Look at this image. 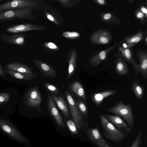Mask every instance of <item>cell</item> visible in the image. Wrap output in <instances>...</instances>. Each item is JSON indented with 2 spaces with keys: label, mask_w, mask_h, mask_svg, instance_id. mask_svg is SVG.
I'll list each match as a JSON object with an SVG mask.
<instances>
[{
  "label": "cell",
  "mask_w": 147,
  "mask_h": 147,
  "mask_svg": "<svg viewBox=\"0 0 147 147\" xmlns=\"http://www.w3.org/2000/svg\"><path fill=\"white\" fill-rule=\"evenodd\" d=\"M78 59L75 54H71L68 60V67L67 78L70 79L74 73L76 68Z\"/></svg>",
  "instance_id": "cell-27"
},
{
  "label": "cell",
  "mask_w": 147,
  "mask_h": 147,
  "mask_svg": "<svg viewBox=\"0 0 147 147\" xmlns=\"http://www.w3.org/2000/svg\"><path fill=\"white\" fill-rule=\"evenodd\" d=\"M142 131L140 130L135 140L132 143L130 147H140L142 145Z\"/></svg>",
  "instance_id": "cell-31"
},
{
  "label": "cell",
  "mask_w": 147,
  "mask_h": 147,
  "mask_svg": "<svg viewBox=\"0 0 147 147\" xmlns=\"http://www.w3.org/2000/svg\"><path fill=\"white\" fill-rule=\"evenodd\" d=\"M6 68L20 72L38 75V74L32 71V67L17 61H13L7 64Z\"/></svg>",
  "instance_id": "cell-17"
},
{
  "label": "cell",
  "mask_w": 147,
  "mask_h": 147,
  "mask_svg": "<svg viewBox=\"0 0 147 147\" xmlns=\"http://www.w3.org/2000/svg\"><path fill=\"white\" fill-rule=\"evenodd\" d=\"M75 102L81 114L85 116H88V109L87 105L85 103L79 98L77 100L75 99Z\"/></svg>",
  "instance_id": "cell-28"
},
{
  "label": "cell",
  "mask_w": 147,
  "mask_h": 147,
  "mask_svg": "<svg viewBox=\"0 0 147 147\" xmlns=\"http://www.w3.org/2000/svg\"><path fill=\"white\" fill-rule=\"evenodd\" d=\"M86 134L89 140L97 146H108V143L103 138L97 124L94 128L90 127L86 130Z\"/></svg>",
  "instance_id": "cell-11"
},
{
  "label": "cell",
  "mask_w": 147,
  "mask_h": 147,
  "mask_svg": "<svg viewBox=\"0 0 147 147\" xmlns=\"http://www.w3.org/2000/svg\"><path fill=\"white\" fill-rule=\"evenodd\" d=\"M0 129L14 139L20 142L27 143L22 134L8 121L0 118Z\"/></svg>",
  "instance_id": "cell-8"
},
{
  "label": "cell",
  "mask_w": 147,
  "mask_h": 147,
  "mask_svg": "<svg viewBox=\"0 0 147 147\" xmlns=\"http://www.w3.org/2000/svg\"><path fill=\"white\" fill-rule=\"evenodd\" d=\"M147 1L145 0V3L142 2L139 8L138 9L145 15V18L147 19Z\"/></svg>",
  "instance_id": "cell-35"
},
{
  "label": "cell",
  "mask_w": 147,
  "mask_h": 147,
  "mask_svg": "<svg viewBox=\"0 0 147 147\" xmlns=\"http://www.w3.org/2000/svg\"><path fill=\"white\" fill-rule=\"evenodd\" d=\"M34 62L44 77L55 78L57 76V71L50 65L40 61L35 60Z\"/></svg>",
  "instance_id": "cell-14"
},
{
  "label": "cell",
  "mask_w": 147,
  "mask_h": 147,
  "mask_svg": "<svg viewBox=\"0 0 147 147\" xmlns=\"http://www.w3.org/2000/svg\"><path fill=\"white\" fill-rule=\"evenodd\" d=\"M119 56L124 59L128 63L131 65L133 67L136 75L139 73L138 65L136 58L133 56V51L131 48H124L121 45L118 46L117 52L114 56Z\"/></svg>",
  "instance_id": "cell-9"
},
{
  "label": "cell",
  "mask_w": 147,
  "mask_h": 147,
  "mask_svg": "<svg viewBox=\"0 0 147 147\" xmlns=\"http://www.w3.org/2000/svg\"><path fill=\"white\" fill-rule=\"evenodd\" d=\"M134 15L135 18L139 20L141 23L144 24L147 22V19L144 14L138 9L134 11Z\"/></svg>",
  "instance_id": "cell-30"
},
{
  "label": "cell",
  "mask_w": 147,
  "mask_h": 147,
  "mask_svg": "<svg viewBox=\"0 0 147 147\" xmlns=\"http://www.w3.org/2000/svg\"><path fill=\"white\" fill-rule=\"evenodd\" d=\"M5 70L7 74L18 80H28L38 78V76L34 74L20 72L7 68Z\"/></svg>",
  "instance_id": "cell-23"
},
{
  "label": "cell",
  "mask_w": 147,
  "mask_h": 147,
  "mask_svg": "<svg viewBox=\"0 0 147 147\" xmlns=\"http://www.w3.org/2000/svg\"><path fill=\"white\" fill-rule=\"evenodd\" d=\"M7 74L6 71L0 64V76L4 77Z\"/></svg>",
  "instance_id": "cell-39"
},
{
  "label": "cell",
  "mask_w": 147,
  "mask_h": 147,
  "mask_svg": "<svg viewBox=\"0 0 147 147\" xmlns=\"http://www.w3.org/2000/svg\"><path fill=\"white\" fill-rule=\"evenodd\" d=\"M67 125L71 132L74 134L78 133L77 126L76 123L71 119H69L67 121Z\"/></svg>",
  "instance_id": "cell-33"
},
{
  "label": "cell",
  "mask_w": 147,
  "mask_h": 147,
  "mask_svg": "<svg viewBox=\"0 0 147 147\" xmlns=\"http://www.w3.org/2000/svg\"><path fill=\"white\" fill-rule=\"evenodd\" d=\"M64 94L73 119L77 127H80L81 125L83 124V122L82 115L76 103L75 99L68 89L65 90Z\"/></svg>",
  "instance_id": "cell-6"
},
{
  "label": "cell",
  "mask_w": 147,
  "mask_h": 147,
  "mask_svg": "<svg viewBox=\"0 0 147 147\" xmlns=\"http://www.w3.org/2000/svg\"><path fill=\"white\" fill-rule=\"evenodd\" d=\"M121 44L119 43H114L111 46L104 50L98 51L95 55L90 57L88 60V63L93 68L97 67L107 58L109 53L117 46Z\"/></svg>",
  "instance_id": "cell-10"
},
{
  "label": "cell",
  "mask_w": 147,
  "mask_h": 147,
  "mask_svg": "<svg viewBox=\"0 0 147 147\" xmlns=\"http://www.w3.org/2000/svg\"><path fill=\"white\" fill-rule=\"evenodd\" d=\"M62 35L64 37L71 39L77 38L80 36V34L76 32H66L63 33Z\"/></svg>",
  "instance_id": "cell-34"
},
{
  "label": "cell",
  "mask_w": 147,
  "mask_h": 147,
  "mask_svg": "<svg viewBox=\"0 0 147 147\" xmlns=\"http://www.w3.org/2000/svg\"><path fill=\"white\" fill-rule=\"evenodd\" d=\"M137 58L139 62L138 65L139 73L145 79L147 78V52L146 51L140 50L137 51Z\"/></svg>",
  "instance_id": "cell-15"
},
{
  "label": "cell",
  "mask_w": 147,
  "mask_h": 147,
  "mask_svg": "<svg viewBox=\"0 0 147 147\" xmlns=\"http://www.w3.org/2000/svg\"><path fill=\"white\" fill-rule=\"evenodd\" d=\"M144 38V33L142 30L139 31L136 34H130L125 36L122 40L129 48L134 47Z\"/></svg>",
  "instance_id": "cell-18"
},
{
  "label": "cell",
  "mask_w": 147,
  "mask_h": 147,
  "mask_svg": "<svg viewBox=\"0 0 147 147\" xmlns=\"http://www.w3.org/2000/svg\"><path fill=\"white\" fill-rule=\"evenodd\" d=\"M36 3L30 0H14L0 5V11L26 9H31Z\"/></svg>",
  "instance_id": "cell-7"
},
{
  "label": "cell",
  "mask_w": 147,
  "mask_h": 147,
  "mask_svg": "<svg viewBox=\"0 0 147 147\" xmlns=\"http://www.w3.org/2000/svg\"><path fill=\"white\" fill-rule=\"evenodd\" d=\"M26 35L22 34H16L11 35L3 34L1 39L7 44L18 45H23L25 44Z\"/></svg>",
  "instance_id": "cell-16"
},
{
  "label": "cell",
  "mask_w": 147,
  "mask_h": 147,
  "mask_svg": "<svg viewBox=\"0 0 147 147\" xmlns=\"http://www.w3.org/2000/svg\"><path fill=\"white\" fill-rule=\"evenodd\" d=\"M97 146L98 147H113L111 146L110 145H109V146H107V147L105 146Z\"/></svg>",
  "instance_id": "cell-41"
},
{
  "label": "cell",
  "mask_w": 147,
  "mask_h": 147,
  "mask_svg": "<svg viewBox=\"0 0 147 147\" xmlns=\"http://www.w3.org/2000/svg\"><path fill=\"white\" fill-rule=\"evenodd\" d=\"M144 42H145V45L146 46L147 45V30L146 29L145 33L144 34Z\"/></svg>",
  "instance_id": "cell-40"
},
{
  "label": "cell",
  "mask_w": 147,
  "mask_h": 147,
  "mask_svg": "<svg viewBox=\"0 0 147 147\" xmlns=\"http://www.w3.org/2000/svg\"><path fill=\"white\" fill-rule=\"evenodd\" d=\"M47 18L51 21L53 22L56 24H58L57 22L51 15L46 13V14Z\"/></svg>",
  "instance_id": "cell-38"
},
{
  "label": "cell",
  "mask_w": 147,
  "mask_h": 147,
  "mask_svg": "<svg viewBox=\"0 0 147 147\" xmlns=\"http://www.w3.org/2000/svg\"><path fill=\"white\" fill-rule=\"evenodd\" d=\"M117 92V91L115 90H111L95 93L92 96L91 100L94 103L96 107H98L105 98L115 94Z\"/></svg>",
  "instance_id": "cell-19"
},
{
  "label": "cell",
  "mask_w": 147,
  "mask_h": 147,
  "mask_svg": "<svg viewBox=\"0 0 147 147\" xmlns=\"http://www.w3.org/2000/svg\"><path fill=\"white\" fill-rule=\"evenodd\" d=\"M70 90L79 98L83 100H86L87 96L82 84L78 81H74L69 84Z\"/></svg>",
  "instance_id": "cell-20"
},
{
  "label": "cell",
  "mask_w": 147,
  "mask_h": 147,
  "mask_svg": "<svg viewBox=\"0 0 147 147\" xmlns=\"http://www.w3.org/2000/svg\"><path fill=\"white\" fill-rule=\"evenodd\" d=\"M47 101V110L57 123L61 126H64L63 122L57 108L55 103L51 95L48 92Z\"/></svg>",
  "instance_id": "cell-13"
},
{
  "label": "cell",
  "mask_w": 147,
  "mask_h": 147,
  "mask_svg": "<svg viewBox=\"0 0 147 147\" xmlns=\"http://www.w3.org/2000/svg\"><path fill=\"white\" fill-rule=\"evenodd\" d=\"M113 36L111 32L105 29L96 30L91 34L90 42L93 45H105L112 40Z\"/></svg>",
  "instance_id": "cell-4"
},
{
  "label": "cell",
  "mask_w": 147,
  "mask_h": 147,
  "mask_svg": "<svg viewBox=\"0 0 147 147\" xmlns=\"http://www.w3.org/2000/svg\"><path fill=\"white\" fill-rule=\"evenodd\" d=\"M115 60V69L117 74L120 76L128 75L129 70L124 59L121 57L117 56Z\"/></svg>",
  "instance_id": "cell-21"
},
{
  "label": "cell",
  "mask_w": 147,
  "mask_h": 147,
  "mask_svg": "<svg viewBox=\"0 0 147 147\" xmlns=\"http://www.w3.org/2000/svg\"><path fill=\"white\" fill-rule=\"evenodd\" d=\"M131 90L139 100H141L144 96L145 91L144 86L140 83L137 80L134 81L132 83Z\"/></svg>",
  "instance_id": "cell-26"
},
{
  "label": "cell",
  "mask_w": 147,
  "mask_h": 147,
  "mask_svg": "<svg viewBox=\"0 0 147 147\" xmlns=\"http://www.w3.org/2000/svg\"><path fill=\"white\" fill-rule=\"evenodd\" d=\"M100 123L105 138L114 142H120L125 138L124 135L117 129L103 115L99 117Z\"/></svg>",
  "instance_id": "cell-2"
},
{
  "label": "cell",
  "mask_w": 147,
  "mask_h": 147,
  "mask_svg": "<svg viewBox=\"0 0 147 147\" xmlns=\"http://www.w3.org/2000/svg\"><path fill=\"white\" fill-rule=\"evenodd\" d=\"M45 46L51 49H56L58 48L57 46L54 43L52 42H49L46 44Z\"/></svg>",
  "instance_id": "cell-37"
},
{
  "label": "cell",
  "mask_w": 147,
  "mask_h": 147,
  "mask_svg": "<svg viewBox=\"0 0 147 147\" xmlns=\"http://www.w3.org/2000/svg\"><path fill=\"white\" fill-rule=\"evenodd\" d=\"M43 27L34 24H23L10 26L5 30L7 32L12 34H19L27 31L43 30Z\"/></svg>",
  "instance_id": "cell-12"
},
{
  "label": "cell",
  "mask_w": 147,
  "mask_h": 147,
  "mask_svg": "<svg viewBox=\"0 0 147 147\" xmlns=\"http://www.w3.org/2000/svg\"><path fill=\"white\" fill-rule=\"evenodd\" d=\"M102 22L107 24L120 25L121 21L117 17L112 13L103 12L99 13Z\"/></svg>",
  "instance_id": "cell-22"
},
{
  "label": "cell",
  "mask_w": 147,
  "mask_h": 147,
  "mask_svg": "<svg viewBox=\"0 0 147 147\" xmlns=\"http://www.w3.org/2000/svg\"><path fill=\"white\" fill-rule=\"evenodd\" d=\"M44 85L47 92H50L51 95L56 96L61 95V92L57 87L51 84L45 82Z\"/></svg>",
  "instance_id": "cell-29"
},
{
  "label": "cell",
  "mask_w": 147,
  "mask_h": 147,
  "mask_svg": "<svg viewBox=\"0 0 147 147\" xmlns=\"http://www.w3.org/2000/svg\"><path fill=\"white\" fill-rule=\"evenodd\" d=\"M107 111L123 118L128 123L132 129L134 127L135 117L131 105L129 104H125L121 100L113 106L109 108Z\"/></svg>",
  "instance_id": "cell-1"
},
{
  "label": "cell",
  "mask_w": 147,
  "mask_h": 147,
  "mask_svg": "<svg viewBox=\"0 0 147 147\" xmlns=\"http://www.w3.org/2000/svg\"><path fill=\"white\" fill-rule=\"evenodd\" d=\"M42 101L41 95L38 86L33 87L26 93L24 103L28 108H38Z\"/></svg>",
  "instance_id": "cell-5"
},
{
  "label": "cell",
  "mask_w": 147,
  "mask_h": 147,
  "mask_svg": "<svg viewBox=\"0 0 147 147\" xmlns=\"http://www.w3.org/2000/svg\"><path fill=\"white\" fill-rule=\"evenodd\" d=\"M31 9H15L0 11V20L14 21L16 19H30Z\"/></svg>",
  "instance_id": "cell-3"
},
{
  "label": "cell",
  "mask_w": 147,
  "mask_h": 147,
  "mask_svg": "<svg viewBox=\"0 0 147 147\" xmlns=\"http://www.w3.org/2000/svg\"><path fill=\"white\" fill-rule=\"evenodd\" d=\"M4 0H0V2L3 1Z\"/></svg>",
  "instance_id": "cell-42"
},
{
  "label": "cell",
  "mask_w": 147,
  "mask_h": 147,
  "mask_svg": "<svg viewBox=\"0 0 147 147\" xmlns=\"http://www.w3.org/2000/svg\"><path fill=\"white\" fill-rule=\"evenodd\" d=\"M10 95L9 92L0 93V105L8 102L10 100Z\"/></svg>",
  "instance_id": "cell-32"
},
{
  "label": "cell",
  "mask_w": 147,
  "mask_h": 147,
  "mask_svg": "<svg viewBox=\"0 0 147 147\" xmlns=\"http://www.w3.org/2000/svg\"><path fill=\"white\" fill-rule=\"evenodd\" d=\"M52 98L58 108L61 111L65 118L69 116V112L65 101L61 96H56L51 95Z\"/></svg>",
  "instance_id": "cell-24"
},
{
  "label": "cell",
  "mask_w": 147,
  "mask_h": 147,
  "mask_svg": "<svg viewBox=\"0 0 147 147\" xmlns=\"http://www.w3.org/2000/svg\"><path fill=\"white\" fill-rule=\"evenodd\" d=\"M103 115L114 126L119 128L129 130L127 125L120 117L110 115Z\"/></svg>",
  "instance_id": "cell-25"
},
{
  "label": "cell",
  "mask_w": 147,
  "mask_h": 147,
  "mask_svg": "<svg viewBox=\"0 0 147 147\" xmlns=\"http://www.w3.org/2000/svg\"><path fill=\"white\" fill-rule=\"evenodd\" d=\"M93 1L94 3L98 5L105 6L107 5V0H93Z\"/></svg>",
  "instance_id": "cell-36"
}]
</instances>
